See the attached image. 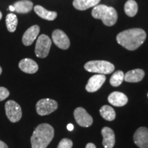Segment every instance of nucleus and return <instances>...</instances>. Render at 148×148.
Listing matches in <instances>:
<instances>
[{
    "label": "nucleus",
    "instance_id": "1",
    "mask_svg": "<svg viewBox=\"0 0 148 148\" xmlns=\"http://www.w3.org/2000/svg\"><path fill=\"white\" fill-rule=\"evenodd\" d=\"M146 32L143 29L132 28L119 33L116 37L120 45L127 50L134 51L138 49L146 39Z\"/></svg>",
    "mask_w": 148,
    "mask_h": 148
},
{
    "label": "nucleus",
    "instance_id": "2",
    "mask_svg": "<svg viewBox=\"0 0 148 148\" xmlns=\"http://www.w3.org/2000/svg\"><path fill=\"white\" fill-rule=\"evenodd\" d=\"M54 136V130L48 123L38 125L31 137L32 148H47Z\"/></svg>",
    "mask_w": 148,
    "mask_h": 148
},
{
    "label": "nucleus",
    "instance_id": "3",
    "mask_svg": "<svg viewBox=\"0 0 148 148\" xmlns=\"http://www.w3.org/2000/svg\"><path fill=\"white\" fill-rule=\"evenodd\" d=\"M92 17L101 19L106 26H112L117 21V12L112 7H108L106 5H97L92 10Z\"/></svg>",
    "mask_w": 148,
    "mask_h": 148
},
{
    "label": "nucleus",
    "instance_id": "4",
    "mask_svg": "<svg viewBox=\"0 0 148 148\" xmlns=\"http://www.w3.org/2000/svg\"><path fill=\"white\" fill-rule=\"evenodd\" d=\"M84 69L91 73L106 75L113 72L114 66L106 60H91L84 64Z\"/></svg>",
    "mask_w": 148,
    "mask_h": 148
},
{
    "label": "nucleus",
    "instance_id": "5",
    "mask_svg": "<svg viewBox=\"0 0 148 148\" xmlns=\"http://www.w3.org/2000/svg\"><path fill=\"white\" fill-rule=\"evenodd\" d=\"M51 46V40L49 36L45 34H41L37 38L35 53L38 58H46L49 54Z\"/></svg>",
    "mask_w": 148,
    "mask_h": 148
},
{
    "label": "nucleus",
    "instance_id": "6",
    "mask_svg": "<svg viewBox=\"0 0 148 148\" xmlns=\"http://www.w3.org/2000/svg\"><path fill=\"white\" fill-rule=\"evenodd\" d=\"M36 112L39 115L44 116L51 114L58 108V103L53 99L45 98L36 103Z\"/></svg>",
    "mask_w": 148,
    "mask_h": 148
},
{
    "label": "nucleus",
    "instance_id": "7",
    "mask_svg": "<svg viewBox=\"0 0 148 148\" xmlns=\"http://www.w3.org/2000/svg\"><path fill=\"white\" fill-rule=\"evenodd\" d=\"M7 117L12 123L18 122L21 119L22 110L19 104L13 100H9L5 104Z\"/></svg>",
    "mask_w": 148,
    "mask_h": 148
},
{
    "label": "nucleus",
    "instance_id": "8",
    "mask_svg": "<svg viewBox=\"0 0 148 148\" xmlns=\"http://www.w3.org/2000/svg\"><path fill=\"white\" fill-rule=\"evenodd\" d=\"M73 114L77 123L80 126L89 127L92 124L93 122L92 117L82 107L75 108Z\"/></svg>",
    "mask_w": 148,
    "mask_h": 148
},
{
    "label": "nucleus",
    "instance_id": "9",
    "mask_svg": "<svg viewBox=\"0 0 148 148\" xmlns=\"http://www.w3.org/2000/svg\"><path fill=\"white\" fill-rule=\"evenodd\" d=\"M52 40L57 47L62 49H67L70 46V40L63 31L56 29L52 33Z\"/></svg>",
    "mask_w": 148,
    "mask_h": 148
},
{
    "label": "nucleus",
    "instance_id": "10",
    "mask_svg": "<svg viewBox=\"0 0 148 148\" xmlns=\"http://www.w3.org/2000/svg\"><path fill=\"white\" fill-rule=\"evenodd\" d=\"M134 143L139 148H148V128L140 127L134 134Z\"/></svg>",
    "mask_w": 148,
    "mask_h": 148
},
{
    "label": "nucleus",
    "instance_id": "11",
    "mask_svg": "<svg viewBox=\"0 0 148 148\" xmlns=\"http://www.w3.org/2000/svg\"><path fill=\"white\" fill-rule=\"evenodd\" d=\"M106 79V76L103 74H97V75H92L88 79L87 84L86 85V90L89 92L97 91L101 87Z\"/></svg>",
    "mask_w": 148,
    "mask_h": 148
},
{
    "label": "nucleus",
    "instance_id": "12",
    "mask_svg": "<svg viewBox=\"0 0 148 148\" xmlns=\"http://www.w3.org/2000/svg\"><path fill=\"white\" fill-rule=\"evenodd\" d=\"M40 32V27L38 25H35L31 26L24 33L23 38H22V42L23 45L25 46L31 45L33 42L36 40Z\"/></svg>",
    "mask_w": 148,
    "mask_h": 148
},
{
    "label": "nucleus",
    "instance_id": "13",
    "mask_svg": "<svg viewBox=\"0 0 148 148\" xmlns=\"http://www.w3.org/2000/svg\"><path fill=\"white\" fill-rule=\"evenodd\" d=\"M108 101L112 106L121 107L126 104L128 101V99L127 96L123 92L114 91L111 92L109 95Z\"/></svg>",
    "mask_w": 148,
    "mask_h": 148
},
{
    "label": "nucleus",
    "instance_id": "14",
    "mask_svg": "<svg viewBox=\"0 0 148 148\" xmlns=\"http://www.w3.org/2000/svg\"><path fill=\"white\" fill-rule=\"evenodd\" d=\"M103 136V146L105 148H113L115 143V136L114 131L108 127H104L101 130Z\"/></svg>",
    "mask_w": 148,
    "mask_h": 148
},
{
    "label": "nucleus",
    "instance_id": "15",
    "mask_svg": "<svg viewBox=\"0 0 148 148\" xmlns=\"http://www.w3.org/2000/svg\"><path fill=\"white\" fill-rule=\"evenodd\" d=\"M18 66L22 71L29 74L35 73L38 69L36 62L30 58L22 59L18 63Z\"/></svg>",
    "mask_w": 148,
    "mask_h": 148
},
{
    "label": "nucleus",
    "instance_id": "16",
    "mask_svg": "<svg viewBox=\"0 0 148 148\" xmlns=\"http://www.w3.org/2000/svg\"><path fill=\"white\" fill-rule=\"evenodd\" d=\"M145 76V72L143 69H136L127 71L124 75V80L127 82H138Z\"/></svg>",
    "mask_w": 148,
    "mask_h": 148
},
{
    "label": "nucleus",
    "instance_id": "17",
    "mask_svg": "<svg viewBox=\"0 0 148 148\" xmlns=\"http://www.w3.org/2000/svg\"><path fill=\"white\" fill-rule=\"evenodd\" d=\"M35 12L43 19L48 20V21H53L57 17V12L54 11H49L46 10L41 5H37L34 6Z\"/></svg>",
    "mask_w": 148,
    "mask_h": 148
},
{
    "label": "nucleus",
    "instance_id": "18",
    "mask_svg": "<svg viewBox=\"0 0 148 148\" xmlns=\"http://www.w3.org/2000/svg\"><path fill=\"white\" fill-rule=\"evenodd\" d=\"M100 1L101 0H74L73 5L77 10H85L91 7H95Z\"/></svg>",
    "mask_w": 148,
    "mask_h": 148
},
{
    "label": "nucleus",
    "instance_id": "19",
    "mask_svg": "<svg viewBox=\"0 0 148 148\" xmlns=\"http://www.w3.org/2000/svg\"><path fill=\"white\" fill-rule=\"evenodd\" d=\"M14 11L18 13L25 14L30 12L33 8V3L29 0H22L16 2L13 5Z\"/></svg>",
    "mask_w": 148,
    "mask_h": 148
},
{
    "label": "nucleus",
    "instance_id": "20",
    "mask_svg": "<svg viewBox=\"0 0 148 148\" xmlns=\"http://www.w3.org/2000/svg\"><path fill=\"white\" fill-rule=\"evenodd\" d=\"M99 113L104 119L106 121H113L115 119V111L112 107L108 105H104L99 110Z\"/></svg>",
    "mask_w": 148,
    "mask_h": 148
},
{
    "label": "nucleus",
    "instance_id": "21",
    "mask_svg": "<svg viewBox=\"0 0 148 148\" xmlns=\"http://www.w3.org/2000/svg\"><path fill=\"white\" fill-rule=\"evenodd\" d=\"M124 10L127 16L132 17L136 15L138 12L137 3L134 0H128L124 5Z\"/></svg>",
    "mask_w": 148,
    "mask_h": 148
},
{
    "label": "nucleus",
    "instance_id": "22",
    "mask_svg": "<svg viewBox=\"0 0 148 148\" xmlns=\"http://www.w3.org/2000/svg\"><path fill=\"white\" fill-rule=\"evenodd\" d=\"M5 24L8 30L10 32H14L16 30L18 24V18L15 14L10 13L5 18Z\"/></svg>",
    "mask_w": 148,
    "mask_h": 148
},
{
    "label": "nucleus",
    "instance_id": "23",
    "mask_svg": "<svg viewBox=\"0 0 148 148\" xmlns=\"http://www.w3.org/2000/svg\"><path fill=\"white\" fill-rule=\"evenodd\" d=\"M124 79V73L122 71H116L112 74L110 79V83L112 86H119Z\"/></svg>",
    "mask_w": 148,
    "mask_h": 148
},
{
    "label": "nucleus",
    "instance_id": "24",
    "mask_svg": "<svg viewBox=\"0 0 148 148\" xmlns=\"http://www.w3.org/2000/svg\"><path fill=\"white\" fill-rule=\"evenodd\" d=\"M73 147V142L69 138H62L59 143L57 148H71Z\"/></svg>",
    "mask_w": 148,
    "mask_h": 148
},
{
    "label": "nucleus",
    "instance_id": "25",
    "mask_svg": "<svg viewBox=\"0 0 148 148\" xmlns=\"http://www.w3.org/2000/svg\"><path fill=\"white\" fill-rule=\"evenodd\" d=\"M10 95L9 90L6 88L0 86V101L4 100Z\"/></svg>",
    "mask_w": 148,
    "mask_h": 148
},
{
    "label": "nucleus",
    "instance_id": "26",
    "mask_svg": "<svg viewBox=\"0 0 148 148\" xmlns=\"http://www.w3.org/2000/svg\"><path fill=\"white\" fill-rule=\"evenodd\" d=\"M0 148H8V147L4 142L0 140Z\"/></svg>",
    "mask_w": 148,
    "mask_h": 148
},
{
    "label": "nucleus",
    "instance_id": "27",
    "mask_svg": "<svg viewBox=\"0 0 148 148\" xmlns=\"http://www.w3.org/2000/svg\"><path fill=\"white\" fill-rule=\"evenodd\" d=\"M86 148H96V146L95 145V144L92 143H88L87 145H86Z\"/></svg>",
    "mask_w": 148,
    "mask_h": 148
},
{
    "label": "nucleus",
    "instance_id": "28",
    "mask_svg": "<svg viewBox=\"0 0 148 148\" xmlns=\"http://www.w3.org/2000/svg\"><path fill=\"white\" fill-rule=\"evenodd\" d=\"M66 128H67V130L69 131H72L74 128L73 125L71 124V123H69V124L67 125V126H66Z\"/></svg>",
    "mask_w": 148,
    "mask_h": 148
},
{
    "label": "nucleus",
    "instance_id": "29",
    "mask_svg": "<svg viewBox=\"0 0 148 148\" xmlns=\"http://www.w3.org/2000/svg\"><path fill=\"white\" fill-rule=\"evenodd\" d=\"M9 10H10V11H12V12L14 11V8L13 5H10V6H9Z\"/></svg>",
    "mask_w": 148,
    "mask_h": 148
},
{
    "label": "nucleus",
    "instance_id": "30",
    "mask_svg": "<svg viewBox=\"0 0 148 148\" xmlns=\"http://www.w3.org/2000/svg\"><path fill=\"white\" fill-rule=\"evenodd\" d=\"M1 18H2V13H1V11H0V20L1 19Z\"/></svg>",
    "mask_w": 148,
    "mask_h": 148
},
{
    "label": "nucleus",
    "instance_id": "31",
    "mask_svg": "<svg viewBox=\"0 0 148 148\" xmlns=\"http://www.w3.org/2000/svg\"><path fill=\"white\" fill-rule=\"evenodd\" d=\"M1 72H2V69H1V67L0 66V75L1 74Z\"/></svg>",
    "mask_w": 148,
    "mask_h": 148
},
{
    "label": "nucleus",
    "instance_id": "32",
    "mask_svg": "<svg viewBox=\"0 0 148 148\" xmlns=\"http://www.w3.org/2000/svg\"><path fill=\"white\" fill-rule=\"evenodd\" d=\"M147 96H148V95H147Z\"/></svg>",
    "mask_w": 148,
    "mask_h": 148
}]
</instances>
